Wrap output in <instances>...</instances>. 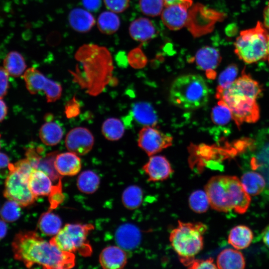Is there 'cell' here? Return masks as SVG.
<instances>
[{
  "label": "cell",
  "instance_id": "obj_14",
  "mask_svg": "<svg viewBox=\"0 0 269 269\" xmlns=\"http://www.w3.org/2000/svg\"><path fill=\"white\" fill-rule=\"evenodd\" d=\"M115 239L117 245L125 251H130L136 248L141 239L139 229L131 223H125L117 229Z\"/></svg>",
  "mask_w": 269,
  "mask_h": 269
},
{
  "label": "cell",
  "instance_id": "obj_4",
  "mask_svg": "<svg viewBox=\"0 0 269 269\" xmlns=\"http://www.w3.org/2000/svg\"><path fill=\"white\" fill-rule=\"evenodd\" d=\"M178 223L170 233L171 245L180 258H193L203 249V235L207 227L201 222Z\"/></svg>",
  "mask_w": 269,
  "mask_h": 269
},
{
  "label": "cell",
  "instance_id": "obj_20",
  "mask_svg": "<svg viewBox=\"0 0 269 269\" xmlns=\"http://www.w3.org/2000/svg\"><path fill=\"white\" fill-rule=\"evenodd\" d=\"M129 33L134 40L143 42L154 38L156 35V30L150 19L139 17L131 23Z\"/></svg>",
  "mask_w": 269,
  "mask_h": 269
},
{
  "label": "cell",
  "instance_id": "obj_12",
  "mask_svg": "<svg viewBox=\"0 0 269 269\" xmlns=\"http://www.w3.org/2000/svg\"><path fill=\"white\" fill-rule=\"evenodd\" d=\"M94 138L87 128L77 127L70 130L66 135L65 145L67 149L78 155L88 153L92 149Z\"/></svg>",
  "mask_w": 269,
  "mask_h": 269
},
{
  "label": "cell",
  "instance_id": "obj_34",
  "mask_svg": "<svg viewBox=\"0 0 269 269\" xmlns=\"http://www.w3.org/2000/svg\"><path fill=\"white\" fill-rule=\"evenodd\" d=\"M141 11L149 16H156L161 14L165 5L163 0H139Z\"/></svg>",
  "mask_w": 269,
  "mask_h": 269
},
{
  "label": "cell",
  "instance_id": "obj_32",
  "mask_svg": "<svg viewBox=\"0 0 269 269\" xmlns=\"http://www.w3.org/2000/svg\"><path fill=\"white\" fill-rule=\"evenodd\" d=\"M189 205L191 210L197 213H203L207 211L210 206L206 191L197 190L193 192L189 198Z\"/></svg>",
  "mask_w": 269,
  "mask_h": 269
},
{
  "label": "cell",
  "instance_id": "obj_39",
  "mask_svg": "<svg viewBox=\"0 0 269 269\" xmlns=\"http://www.w3.org/2000/svg\"><path fill=\"white\" fill-rule=\"evenodd\" d=\"M45 154V148L41 145H31L26 149L25 152L26 158L34 169L36 168L40 160Z\"/></svg>",
  "mask_w": 269,
  "mask_h": 269
},
{
  "label": "cell",
  "instance_id": "obj_50",
  "mask_svg": "<svg viewBox=\"0 0 269 269\" xmlns=\"http://www.w3.org/2000/svg\"><path fill=\"white\" fill-rule=\"evenodd\" d=\"M165 3V5H169L173 4H176L181 2L184 0H163Z\"/></svg>",
  "mask_w": 269,
  "mask_h": 269
},
{
  "label": "cell",
  "instance_id": "obj_7",
  "mask_svg": "<svg viewBox=\"0 0 269 269\" xmlns=\"http://www.w3.org/2000/svg\"><path fill=\"white\" fill-rule=\"evenodd\" d=\"M217 97L230 109L232 118L239 127L244 123H254L260 118L256 99L228 88L217 90Z\"/></svg>",
  "mask_w": 269,
  "mask_h": 269
},
{
  "label": "cell",
  "instance_id": "obj_29",
  "mask_svg": "<svg viewBox=\"0 0 269 269\" xmlns=\"http://www.w3.org/2000/svg\"><path fill=\"white\" fill-rule=\"evenodd\" d=\"M100 180L99 176L92 170L83 171L78 176L77 185L78 189L85 194L94 193L98 188Z\"/></svg>",
  "mask_w": 269,
  "mask_h": 269
},
{
  "label": "cell",
  "instance_id": "obj_40",
  "mask_svg": "<svg viewBox=\"0 0 269 269\" xmlns=\"http://www.w3.org/2000/svg\"><path fill=\"white\" fill-rule=\"evenodd\" d=\"M128 59L130 64L135 68L141 67L146 62V56L139 47L132 50L128 54Z\"/></svg>",
  "mask_w": 269,
  "mask_h": 269
},
{
  "label": "cell",
  "instance_id": "obj_45",
  "mask_svg": "<svg viewBox=\"0 0 269 269\" xmlns=\"http://www.w3.org/2000/svg\"><path fill=\"white\" fill-rule=\"evenodd\" d=\"M7 113V107L4 102L0 99V122L5 118Z\"/></svg>",
  "mask_w": 269,
  "mask_h": 269
},
{
  "label": "cell",
  "instance_id": "obj_3",
  "mask_svg": "<svg viewBox=\"0 0 269 269\" xmlns=\"http://www.w3.org/2000/svg\"><path fill=\"white\" fill-rule=\"evenodd\" d=\"M209 91L203 77L197 74L182 75L172 83L169 101L174 106L185 110H194L205 106Z\"/></svg>",
  "mask_w": 269,
  "mask_h": 269
},
{
  "label": "cell",
  "instance_id": "obj_19",
  "mask_svg": "<svg viewBox=\"0 0 269 269\" xmlns=\"http://www.w3.org/2000/svg\"><path fill=\"white\" fill-rule=\"evenodd\" d=\"M68 21L71 28L80 33L89 31L95 24V19L91 13L80 7L72 9L68 15Z\"/></svg>",
  "mask_w": 269,
  "mask_h": 269
},
{
  "label": "cell",
  "instance_id": "obj_25",
  "mask_svg": "<svg viewBox=\"0 0 269 269\" xmlns=\"http://www.w3.org/2000/svg\"><path fill=\"white\" fill-rule=\"evenodd\" d=\"M241 182L245 190L252 196L259 194L263 191L266 185L263 176L254 171L245 173L241 177Z\"/></svg>",
  "mask_w": 269,
  "mask_h": 269
},
{
  "label": "cell",
  "instance_id": "obj_36",
  "mask_svg": "<svg viewBox=\"0 0 269 269\" xmlns=\"http://www.w3.org/2000/svg\"><path fill=\"white\" fill-rule=\"evenodd\" d=\"M238 73V68L236 65L232 64L227 67L218 77L217 90L229 87L236 80Z\"/></svg>",
  "mask_w": 269,
  "mask_h": 269
},
{
  "label": "cell",
  "instance_id": "obj_37",
  "mask_svg": "<svg viewBox=\"0 0 269 269\" xmlns=\"http://www.w3.org/2000/svg\"><path fill=\"white\" fill-rule=\"evenodd\" d=\"M0 214L5 222H14L20 217V206L15 202L8 200L3 205Z\"/></svg>",
  "mask_w": 269,
  "mask_h": 269
},
{
  "label": "cell",
  "instance_id": "obj_21",
  "mask_svg": "<svg viewBox=\"0 0 269 269\" xmlns=\"http://www.w3.org/2000/svg\"><path fill=\"white\" fill-rule=\"evenodd\" d=\"M131 117L138 125L143 127H154L157 123L156 113L147 102H139L134 104L131 110Z\"/></svg>",
  "mask_w": 269,
  "mask_h": 269
},
{
  "label": "cell",
  "instance_id": "obj_48",
  "mask_svg": "<svg viewBox=\"0 0 269 269\" xmlns=\"http://www.w3.org/2000/svg\"><path fill=\"white\" fill-rule=\"evenodd\" d=\"M264 20L265 26L269 29V2L264 11Z\"/></svg>",
  "mask_w": 269,
  "mask_h": 269
},
{
  "label": "cell",
  "instance_id": "obj_30",
  "mask_svg": "<svg viewBox=\"0 0 269 269\" xmlns=\"http://www.w3.org/2000/svg\"><path fill=\"white\" fill-rule=\"evenodd\" d=\"M125 132V128L122 121L115 118L106 120L102 124V133L106 138L115 141L121 138Z\"/></svg>",
  "mask_w": 269,
  "mask_h": 269
},
{
  "label": "cell",
  "instance_id": "obj_16",
  "mask_svg": "<svg viewBox=\"0 0 269 269\" xmlns=\"http://www.w3.org/2000/svg\"><path fill=\"white\" fill-rule=\"evenodd\" d=\"M54 166L59 175L73 176L79 172L81 168V161L76 154L67 152L57 154Z\"/></svg>",
  "mask_w": 269,
  "mask_h": 269
},
{
  "label": "cell",
  "instance_id": "obj_18",
  "mask_svg": "<svg viewBox=\"0 0 269 269\" xmlns=\"http://www.w3.org/2000/svg\"><path fill=\"white\" fill-rule=\"evenodd\" d=\"M221 60L219 51L216 48L205 46L199 49L195 56V61L197 67L201 70L215 73V70ZM215 75V74H214Z\"/></svg>",
  "mask_w": 269,
  "mask_h": 269
},
{
  "label": "cell",
  "instance_id": "obj_8",
  "mask_svg": "<svg viewBox=\"0 0 269 269\" xmlns=\"http://www.w3.org/2000/svg\"><path fill=\"white\" fill-rule=\"evenodd\" d=\"M9 173L5 179L3 196L8 200L17 203L20 207L32 204L36 197L30 191L28 183V176L17 171L10 163Z\"/></svg>",
  "mask_w": 269,
  "mask_h": 269
},
{
  "label": "cell",
  "instance_id": "obj_51",
  "mask_svg": "<svg viewBox=\"0 0 269 269\" xmlns=\"http://www.w3.org/2000/svg\"><path fill=\"white\" fill-rule=\"evenodd\" d=\"M267 58L268 59V61L269 62V33L268 34V56Z\"/></svg>",
  "mask_w": 269,
  "mask_h": 269
},
{
  "label": "cell",
  "instance_id": "obj_46",
  "mask_svg": "<svg viewBox=\"0 0 269 269\" xmlns=\"http://www.w3.org/2000/svg\"><path fill=\"white\" fill-rule=\"evenodd\" d=\"M262 238L264 244L269 248V225L263 231Z\"/></svg>",
  "mask_w": 269,
  "mask_h": 269
},
{
  "label": "cell",
  "instance_id": "obj_26",
  "mask_svg": "<svg viewBox=\"0 0 269 269\" xmlns=\"http://www.w3.org/2000/svg\"><path fill=\"white\" fill-rule=\"evenodd\" d=\"M62 221L56 214L49 211L40 217L38 227L39 230L47 236H55L61 230Z\"/></svg>",
  "mask_w": 269,
  "mask_h": 269
},
{
  "label": "cell",
  "instance_id": "obj_22",
  "mask_svg": "<svg viewBox=\"0 0 269 269\" xmlns=\"http://www.w3.org/2000/svg\"><path fill=\"white\" fill-rule=\"evenodd\" d=\"M52 115H46V122L40 128L39 137L42 142L46 145L57 144L63 135V131L60 125L52 121Z\"/></svg>",
  "mask_w": 269,
  "mask_h": 269
},
{
  "label": "cell",
  "instance_id": "obj_17",
  "mask_svg": "<svg viewBox=\"0 0 269 269\" xmlns=\"http://www.w3.org/2000/svg\"><path fill=\"white\" fill-rule=\"evenodd\" d=\"M51 178L43 171L33 169L30 173L28 183L31 192L36 197L50 195L54 192L55 187L52 185Z\"/></svg>",
  "mask_w": 269,
  "mask_h": 269
},
{
  "label": "cell",
  "instance_id": "obj_9",
  "mask_svg": "<svg viewBox=\"0 0 269 269\" xmlns=\"http://www.w3.org/2000/svg\"><path fill=\"white\" fill-rule=\"evenodd\" d=\"M28 91L32 94L43 91L48 102L58 100L62 94L61 85L48 79L39 70L34 67L27 69L23 75Z\"/></svg>",
  "mask_w": 269,
  "mask_h": 269
},
{
  "label": "cell",
  "instance_id": "obj_27",
  "mask_svg": "<svg viewBox=\"0 0 269 269\" xmlns=\"http://www.w3.org/2000/svg\"><path fill=\"white\" fill-rule=\"evenodd\" d=\"M120 20L116 13L111 11L102 12L97 19V27L103 34L111 35L118 31Z\"/></svg>",
  "mask_w": 269,
  "mask_h": 269
},
{
  "label": "cell",
  "instance_id": "obj_5",
  "mask_svg": "<svg viewBox=\"0 0 269 269\" xmlns=\"http://www.w3.org/2000/svg\"><path fill=\"white\" fill-rule=\"evenodd\" d=\"M258 21L255 27L240 32L235 42V53L244 62L251 64L267 58L269 33Z\"/></svg>",
  "mask_w": 269,
  "mask_h": 269
},
{
  "label": "cell",
  "instance_id": "obj_23",
  "mask_svg": "<svg viewBox=\"0 0 269 269\" xmlns=\"http://www.w3.org/2000/svg\"><path fill=\"white\" fill-rule=\"evenodd\" d=\"M216 264L217 268L222 269H242L246 265L243 255L232 249L223 250L217 257Z\"/></svg>",
  "mask_w": 269,
  "mask_h": 269
},
{
  "label": "cell",
  "instance_id": "obj_33",
  "mask_svg": "<svg viewBox=\"0 0 269 269\" xmlns=\"http://www.w3.org/2000/svg\"><path fill=\"white\" fill-rule=\"evenodd\" d=\"M57 152L46 154L39 161L35 169H39L46 173L52 180H56L59 177L54 166V160Z\"/></svg>",
  "mask_w": 269,
  "mask_h": 269
},
{
  "label": "cell",
  "instance_id": "obj_41",
  "mask_svg": "<svg viewBox=\"0 0 269 269\" xmlns=\"http://www.w3.org/2000/svg\"><path fill=\"white\" fill-rule=\"evenodd\" d=\"M106 8L115 13L125 11L130 5V0H103Z\"/></svg>",
  "mask_w": 269,
  "mask_h": 269
},
{
  "label": "cell",
  "instance_id": "obj_10",
  "mask_svg": "<svg viewBox=\"0 0 269 269\" xmlns=\"http://www.w3.org/2000/svg\"><path fill=\"white\" fill-rule=\"evenodd\" d=\"M138 137V145L148 156L159 152L172 144L171 136L152 126L143 127Z\"/></svg>",
  "mask_w": 269,
  "mask_h": 269
},
{
  "label": "cell",
  "instance_id": "obj_28",
  "mask_svg": "<svg viewBox=\"0 0 269 269\" xmlns=\"http://www.w3.org/2000/svg\"><path fill=\"white\" fill-rule=\"evenodd\" d=\"M26 67L23 57L17 51L9 52L3 60V68L8 74L14 77L20 76Z\"/></svg>",
  "mask_w": 269,
  "mask_h": 269
},
{
  "label": "cell",
  "instance_id": "obj_1",
  "mask_svg": "<svg viewBox=\"0 0 269 269\" xmlns=\"http://www.w3.org/2000/svg\"><path fill=\"white\" fill-rule=\"evenodd\" d=\"M11 247L14 259L28 268L36 264L48 269H67L75 265L73 253L60 250L33 231L18 233Z\"/></svg>",
  "mask_w": 269,
  "mask_h": 269
},
{
  "label": "cell",
  "instance_id": "obj_49",
  "mask_svg": "<svg viewBox=\"0 0 269 269\" xmlns=\"http://www.w3.org/2000/svg\"><path fill=\"white\" fill-rule=\"evenodd\" d=\"M228 29H227V33L229 36H232L236 34L237 32V26L236 25H234V24L230 25L229 26H228Z\"/></svg>",
  "mask_w": 269,
  "mask_h": 269
},
{
  "label": "cell",
  "instance_id": "obj_2",
  "mask_svg": "<svg viewBox=\"0 0 269 269\" xmlns=\"http://www.w3.org/2000/svg\"><path fill=\"white\" fill-rule=\"evenodd\" d=\"M211 208L223 212L234 210L245 213L250 202V195L235 176L217 175L211 178L205 186Z\"/></svg>",
  "mask_w": 269,
  "mask_h": 269
},
{
  "label": "cell",
  "instance_id": "obj_44",
  "mask_svg": "<svg viewBox=\"0 0 269 269\" xmlns=\"http://www.w3.org/2000/svg\"><path fill=\"white\" fill-rule=\"evenodd\" d=\"M9 164L8 156L4 153L0 152V169L8 166Z\"/></svg>",
  "mask_w": 269,
  "mask_h": 269
},
{
  "label": "cell",
  "instance_id": "obj_47",
  "mask_svg": "<svg viewBox=\"0 0 269 269\" xmlns=\"http://www.w3.org/2000/svg\"><path fill=\"white\" fill-rule=\"evenodd\" d=\"M7 225L5 221L0 219V240L3 239L7 233Z\"/></svg>",
  "mask_w": 269,
  "mask_h": 269
},
{
  "label": "cell",
  "instance_id": "obj_11",
  "mask_svg": "<svg viewBox=\"0 0 269 269\" xmlns=\"http://www.w3.org/2000/svg\"><path fill=\"white\" fill-rule=\"evenodd\" d=\"M191 0H184L180 3L165 6L161 13V19L169 29L177 30L187 24L189 15Z\"/></svg>",
  "mask_w": 269,
  "mask_h": 269
},
{
  "label": "cell",
  "instance_id": "obj_13",
  "mask_svg": "<svg viewBox=\"0 0 269 269\" xmlns=\"http://www.w3.org/2000/svg\"><path fill=\"white\" fill-rule=\"evenodd\" d=\"M143 170L150 181H162L167 179L173 172L170 163L162 155H151L143 165Z\"/></svg>",
  "mask_w": 269,
  "mask_h": 269
},
{
  "label": "cell",
  "instance_id": "obj_15",
  "mask_svg": "<svg viewBox=\"0 0 269 269\" xmlns=\"http://www.w3.org/2000/svg\"><path fill=\"white\" fill-rule=\"evenodd\" d=\"M99 262L105 269H120L127 262L125 251L118 246H110L104 248L99 256Z\"/></svg>",
  "mask_w": 269,
  "mask_h": 269
},
{
  "label": "cell",
  "instance_id": "obj_43",
  "mask_svg": "<svg viewBox=\"0 0 269 269\" xmlns=\"http://www.w3.org/2000/svg\"><path fill=\"white\" fill-rule=\"evenodd\" d=\"M101 0H82L85 8L89 11H96L101 7Z\"/></svg>",
  "mask_w": 269,
  "mask_h": 269
},
{
  "label": "cell",
  "instance_id": "obj_31",
  "mask_svg": "<svg viewBox=\"0 0 269 269\" xmlns=\"http://www.w3.org/2000/svg\"><path fill=\"white\" fill-rule=\"evenodd\" d=\"M143 198L141 189L136 185L127 187L123 192L122 200L123 205L128 209L134 210L141 205Z\"/></svg>",
  "mask_w": 269,
  "mask_h": 269
},
{
  "label": "cell",
  "instance_id": "obj_42",
  "mask_svg": "<svg viewBox=\"0 0 269 269\" xmlns=\"http://www.w3.org/2000/svg\"><path fill=\"white\" fill-rule=\"evenodd\" d=\"M8 74L4 68L0 67V99L6 94L8 88Z\"/></svg>",
  "mask_w": 269,
  "mask_h": 269
},
{
  "label": "cell",
  "instance_id": "obj_6",
  "mask_svg": "<svg viewBox=\"0 0 269 269\" xmlns=\"http://www.w3.org/2000/svg\"><path fill=\"white\" fill-rule=\"evenodd\" d=\"M93 228L91 224H67L50 242L63 252H77L82 256L88 257L91 255L92 250L87 236Z\"/></svg>",
  "mask_w": 269,
  "mask_h": 269
},
{
  "label": "cell",
  "instance_id": "obj_35",
  "mask_svg": "<svg viewBox=\"0 0 269 269\" xmlns=\"http://www.w3.org/2000/svg\"><path fill=\"white\" fill-rule=\"evenodd\" d=\"M211 118L216 124L224 125L230 121L232 115L228 107L220 100L218 105L212 110Z\"/></svg>",
  "mask_w": 269,
  "mask_h": 269
},
{
  "label": "cell",
  "instance_id": "obj_24",
  "mask_svg": "<svg viewBox=\"0 0 269 269\" xmlns=\"http://www.w3.org/2000/svg\"><path fill=\"white\" fill-rule=\"evenodd\" d=\"M253 239V232L245 225H238L233 227L228 236V243L237 250L248 247Z\"/></svg>",
  "mask_w": 269,
  "mask_h": 269
},
{
  "label": "cell",
  "instance_id": "obj_38",
  "mask_svg": "<svg viewBox=\"0 0 269 269\" xmlns=\"http://www.w3.org/2000/svg\"><path fill=\"white\" fill-rule=\"evenodd\" d=\"M181 262L189 269H217V267L214 263L212 258L206 260H196L193 258H180Z\"/></svg>",
  "mask_w": 269,
  "mask_h": 269
}]
</instances>
